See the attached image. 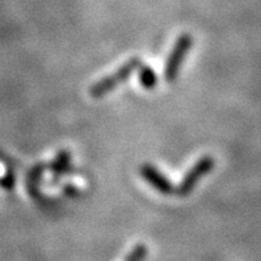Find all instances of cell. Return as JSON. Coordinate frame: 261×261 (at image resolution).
<instances>
[{"label": "cell", "mask_w": 261, "mask_h": 261, "mask_svg": "<svg viewBox=\"0 0 261 261\" xmlns=\"http://www.w3.org/2000/svg\"><path fill=\"white\" fill-rule=\"evenodd\" d=\"M193 45V38L189 34H181L177 38L176 43L173 44V48L169 52L167 62L164 67V79L165 82L173 83L179 75V71L181 68L184 59L189 52L191 47Z\"/></svg>", "instance_id": "obj_2"}, {"label": "cell", "mask_w": 261, "mask_h": 261, "mask_svg": "<svg viewBox=\"0 0 261 261\" xmlns=\"http://www.w3.org/2000/svg\"><path fill=\"white\" fill-rule=\"evenodd\" d=\"M215 164H216V160L211 155H205L203 158H200L191 167V169L187 172L186 176L182 177V180L180 181L177 188H176V195L181 196V197L188 196L195 189L196 184L203 179L204 176L208 175L212 171Z\"/></svg>", "instance_id": "obj_3"}, {"label": "cell", "mask_w": 261, "mask_h": 261, "mask_svg": "<svg viewBox=\"0 0 261 261\" xmlns=\"http://www.w3.org/2000/svg\"><path fill=\"white\" fill-rule=\"evenodd\" d=\"M47 167H48L47 164L39 163V164L34 165V167L28 171L27 179H25V187H27L28 193H30L31 196L38 195L41 177H43V173H44Z\"/></svg>", "instance_id": "obj_6"}, {"label": "cell", "mask_w": 261, "mask_h": 261, "mask_svg": "<svg viewBox=\"0 0 261 261\" xmlns=\"http://www.w3.org/2000/svg\"><path fill=\"white\" fill-rule=\"evenodd\" d=\"M71 160H72V155L71 152L67 149H62L58 152V155L48 164V169L54 175L55 179H60L62 176L67 175L72 171V165H71Z\"/></svg>", "instance_id": "obj_5"}, {"label": "cell", "mask_w": 261, "mask_h": 261, "mask_svg": "<svg viewBox=\"0 0 261 261\" xmlns=\"http://www.w3.org/2000/svg\"><path fill=\"white\" fill-rule=\"evenodd\" d=\"M139 73V83L144 90H153L158 86L159 79L156 75L155 69L152 68L151 65L141 64L138 71Z\"/></svg>", "instance_id": "obj_7"}, {"label": "cell", "mask_w": 261, "mask_h": 261, "mask_svg": "<svg viewBox=\"0 0 261 261\" xmlns=\"http://www.w3.org/2000/svg\"><path fill=\"white\" fill-rule=\"evenodd\" d=\"M141 64L143 62L140 58H130L121 67H119L114 73L104 76L96 83H93L90 87V95L93 99H100V97L106 96L117 86H120L121 83L129 79L135 71H139Z\"/></svg>", "instance_id": "obj_1"}, {"label": "cell", "mask_w": 261, "mask_h": 261, "mask_svg": "<svg viewBox=\"0 0 261 261\" xmlns=\"http://www.w3.org/2000/svg\"><path fill=\"white\" fill-rule=\"evenodd\" d=\"M63 193H64L65 196H68V197H76V196L80 195V191L77 187L71 184V182H68V184H65L64 188H63Z\"/></svg>", "instance_id": "obj_10"}, {"label": "cell", "mask_w": 261, "mask_h": 261, "mask_svg": "<svg viewBox=\"0 0 261 261\" xmlns=\"http://www.w3.org/2000/svg\"><path fill=\"white\" fill-rule=\"evenodd\" d=\"M140 175L159 193H162V195H171L173 192L176 193V188L169 181L168 177L162 171H159L153 164L144 163L140 167Z\"/></svg>", "instance_id": "obj_4"}, {"label": "cell", "mask_w": 261, "mask_h": 261, "mask_svg": "<svg viewBox=\"0 0 261 261\" xmlns=\"http://www.w3.org/2000/svg\"><path fill=\"white\" fill-rule=\"evenodd\" d=\"M148 254V248L144 244H138L135 245L130 249L129 253L125 256L124 261H144Z\"/></svg>", "instance_id": "obj_8"}, {"label": "cell", "mask_w": 261, "mask_h": 261, "mask_svg": "<svg viewBox=\"0 0 261 261\" xmlns=\"http://www.w3.org/2000/svg\"><path fill=\"white\" fill-rule=\"evenodd\" d=\"M15 184H16V177H15L14 171L8 169L6 172V175L3 176V179H2V187L6 191H12L15 188Z\"/></svg>", "instance_id": "obj_9"}]
</instances>
